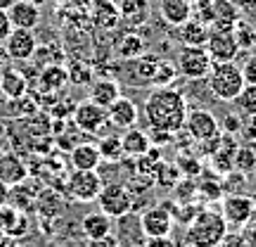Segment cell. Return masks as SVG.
<instances>
[{"label": "cell", "mask_w": 256, "mask_h": 247, "mask_svg": "<svg viewBox=\"0 0 256 247\" xmlns=\"http://www.w3.org/2000/svg\"><path fill=\"white\" fill-rule=\"evenodd\" d=\"M188 110L190 107H188L183 93L174 86H164V88H152V93L145 98L142 117L150 128L176 136L178 131H183Z\"/></svg>", "instance_id": "obj_1"}, {"label": "cell", "mask_w": 256, "mask_h": 247, "mask_svg": "<svg viewBox=\"0 0 256 247\" xmlns=\"http://www.w3.org/2000/svg\"><path fill=\"white\" fill-rule=\"evenodd\" d=\"M226 235L228 223L220 211L214 209H200V214L185 228V242H190L192 247H218Z\"/></svg>", "instance_id": "obj_2"}, {"label": "cell", "mask_w": 256, "mask_h": 247, "mask_svg": "<svg viewBox=\"0 0 256 247\" xmlns=\"http://www.w3.org/2000/svg\"><path fill=\"white\" fill-rule=\"evenodd\" d=\"M206 81H209V91L223 102H235L240 91L244 88L242 69L235 62H214Z\"/></svg>", "instance_id": "obj_3"}, {"label": "cell", "mask_w": 256, "mask_h": 247, "mask_svg": "<svg viewBox=\"0 0 256 247\" xmlns=\"http://www.w3.org/2000/svg\"><path fill=\"white\" fill-rule=\"evenodd\" d=\"M95 202L100 204L102 214H107L110 219H124L133 209V192L124 183H104Z\"/></svg>", "instance_id": "obj_4"}, {"label": "cell", "mask_w": 256, "mask_h": 247, "mask_svg": "<svg viewBox=\"0 0 256 247\" xmlns=\"http://www.w3.org/2000/svg\"><path fill=\"white\" fill-rule=\"evenodd\" d=\"M183 131L188 133L192 143H209L214 138L220 136V121L216 119V114L204 107H197V110H188V117H185Z\"/></svg>", "instance_id": "obj_5"}, {"label": "cell", "mask_w": 256, "mask_h": 247, "mask_svg": "<svg viewBox=\"0 0 256 247\" xmlns=\"http://www.w3.org/2000/svg\"><path fill=\"white\" fill-rule=\"evenodd\" d=\"M214 67V60L209 57L204 46H183L178 53V74L190 79V81H202L206 79Z\"/></svg>", "instance_id": "obj_6"}, {"label": "cell", "mask_w": 256, "mask_h": 247, "mask_svg": "<svg viewBox=\"0 0 256 247\" xmlns=\"http://www.w3.org/2000/svg\"><path fill=\"white\" fill-rule=\"evenodd\" d=\"M254 214H256V202H254L252 195L238 192V195H228V197H223V204H220V216L226 219L228 228L242 230L244 226L252 223Z\"/></svg>", "instance_id": "obj_7"}, {"label": "cell", "mask_w": 256, "mask_h": 247, "mask_svg": "<svg viewBox=\"0 0 256 247\" xmlns=\"http://www.w3.org/2000/svg\"><path fill=\"white\" fill-rule=\"evenodd\" d=\"M174 214L168 209V204L164 202H156L152 207H147L140 216V230L145 238H166L174 233Z\"/></svg>", "instance_id": "obj_8"}, {"label": "cell", "mask_w": 256, "mask_h": 247, "mask_svg": "<svg viewBox=\"0 0 256 247\" xmlns=\"http://www.w3.org/2000/svg\"><path fill=\"white\" fill-rule=\"evenodd\" d=\"M102 185H104V181H102L98 169L95 171L74 169L72 174H69V178H66V192L76 202H95L102 190Z\"/></svg>", "instance_id": "obj_9"}, {"label": "cell", "mask_w": 256, "mask_h": 247, "mask_svg": "<svg viewBox=\"0 0 256 247\" xmlns=\"http://www.w3.org/2000/svg\"><path fill=\"white\" fill-rule=\"evenodd\" d=\"M156 64H159V57L152 55V53H142L138 57L124 60V64H121V79L128 81L130 86H152Z\"/></svg>", "instance_id": "obj_10"}, {"label": "cell", "mask_w": 256, "mask_h": 247, "mask_svg": "<svg viewBox=\"0 0 256 247\" xmlns=\"http://www.w3.org/2000/svg\"><path fill=\"white\" fill-rule=\"evenodd\" d=\"M2 48H5V55L14 62H28L34 60V53L38 48L36 34L31 29H12L10 36L2 41Z\"/></svg>", "instance_id": "obj_11"}, {"label": "cell", "mask_w": 256, "mask_h": 247, "mask_svg": "<svg viewBox=\"0 0 256 247\" xmlns=\"http://www.w3.org/2000/svg\"><path fill=\"white\" fill-rule=\"evenodd\" d=\"M72 117H74L76 128L83 131V133H90V136L100 133L102 128L110 124V119H107V110L100 107V105H95V102H90V100L76 105V110H74Z\"/></svg>", "instance_id": "obj_12"}, {"label": "cell", "mask_w": 256, "mask_h": 247, "mask_svg": "<svg viewBox=\"0 0 256 247\" xmlns=\"http://www.w3.org/2000/svg\"><path fill=\"white\" fill-rule=\"evenodd\" d=\"M206 53L214 62H235V57L240 55V46L235 41L232 31H214L209 29V38H206Z\"/></svg>", "instance_id": "obj_13"}, {"label": "cell", "mask_w": 256, "mask_h": 247, "mask_svg": "<svg viewBox=\"0 0 256 247\" xmlns=\"http://www.w3.org/2000/svg\"><path fill=\"white\" fill-rule=\"evenodd\" d=\"M8 17L12 29H34L40 24V8L34 0H12L8 5Z\"/></svg>", "instance_id": "obj_14"}, {"label": "cell", "mask_w": 256, "mask_h": 247, "mask_svg": "<svg viewBox=\"0 0 256 247\" xmlns=\"http://www.w3.org/2000/svg\"><path fill=\"white\" fill-rule=\"evenodd\" d=\"M138 117H140L138 105L130 100V98H126V95H119V98L107 107V119H110L112 126L119 128V131L133 128L138 124Z\"/></svg>", "instance_id": "obj_15"}, {"label": "cell", "mask_w": 256, "mask_h": 247, "mask_svg": "<svg viewBox=\"0 0 256 247\" xmlns=\"http://www.w3.org/2000/svg\"><path fill=\"white\" fill-rule=\"evenodd\" d=\"M238 140L228 133H220L218 143L216 147L211 150V166H214V171L220 176H226L232 171V162H235V152H238Z\"/></svg>", "instance_id": "obj_16"}, {"label": "cell", "mask_w": 256, "mask_h": 247, "mask_svg": "<svg viewBox=\"0 0 256 247\" xmlns=\"http://www.w3.org/2000/svg\"><path fill=\"white\" fill-rule=\"evenodd\" d=\"M28 178V166L24 164V159L14 152H5L0 155V183H5L8 188L22 185Z\"/></svg>", "instance_id": "obj_17"}, {"label": "cell", "mask_w": 256, "mask_h": 247, "mask_svg": "<svg viewBox=\"0 0 256 247\" xmlns=\"http://www.w3.org/2000/svg\"><path fill=\"white\" fill-rule=\"evenodd\" d=\"M88 8H90V19L102 31H114L121 24V12L116 0H92Z\"/></svg>", "instance_id": "obj_18"}, {"label": "cell", "mask_w": 256, "mask_h": 247, "mask_svg": "<svg viewBox=\"0 0 256 247\" xmlns=\"http://www.w3.org/2000/svg\"><path fill=\"white\" fill-rule=\"evenodd\" d=\"M0 230L5 238L19 240L22 235H26L28 230V219L24 216V211L12 207V204H2L0 207Z\"/></svg>", "instance_id": "obj_19"}, {"label": "cell", "mask_w": 256, "mask_h": 247, "mask_svg": "<svg viewBox=\"0 0 256 247\" xmlns=\"http://www.w3.org/2000/svg\"><path fill=\"white\" fill-rule=\"evenodd\" d=\"M240 22V5L235 0H214V19L209 29L214 31H232Z\"/></svg>", "instance_id": "obj_20"}, {"label": "cell", "mask_w": 256, "mask_h": 247, "mask_svg": "<svg viewBox=\"0 0 256 247\" xmlns=\"http://www.w3.org/2000/svg\"><path fill=\"white\" fill-rule=\"evenodd\" d=\"M69 83V72L64 69L60 62H50L46 64L40 74H38V86L40 91L48 93V95H55V93H62Z\"/></svg>", "instance_id": "obj_21"}, {"label": "cell", "mask_w": 256, "mask_h": 247, "mask_svg": "<svg viewBox=\"0 0 256 247\" xmlns=\"http://www.w3.org/2000/svg\"><path fill=\"white\" fill-rule=\"evenodd\" d=\"M112 228H114V223L107 214H102V211H90V214H86L81 219V230L83 235L90 240V242H98V240H104L112 235Z\"/></svg>", "instance_id": "obj_22"}, {"label": "cell", "mask_w": 256, "mask_h": 247, "mask_svg": "<svg viewBox=\"0 0 256 247\" xmlns=\"http://www.w3.org/2000/svg\"><path fill=\"white\" fill-rule=\"evenodd\" d=\"M119 95H124V93H121V83L116 81V79H112V76H104V79H98V81L90 83V95H88V100L107 110Z\"/></svg>", "instance_id": "obj_23"}, {"label": "cell", "mask_w": 256, "mask_h": 247, "mask_svg": "<svg viewBox=\"0 0 256 247\" xmlns=\"http://www.w3.org/2000/svg\"><path fill=\"white\" fill-rule=\"evenodd\" d=\"M69 162H72L74 169H81V171H95V169H100L102 157H100V150H98L95 143H81V145L72 147Z\"/></svg>", "instance_id": "obj_24"}, {"label": "cell", "mask_w": 256, "mask_h": 247, "mask_svg": "<svg viewBox=\"0 0 256 247\" xmlns=\"http://www.w3.org/2000/svg\"><path fill=\"white\" fill-rule=\"evenodd\" d=\"M121 147H124V157H142L152 147V140H150V133L142 131V128H126L121 133Z\"/></svg>", "instance_id": "obj_25"}, {"label": "cell", "mask_w": 256, "mask_h": 247, "mask_svg": "<svg viewBox=\"0 0 256 247\" xmlns=\"http://www.w3.org/2000/svg\"><path fill=\"white\" fill-rule=\"evenodd\" d=\"M176 29H178V41L183 46H204L206 38H209V27L197 22V19H188Z\"/></svg>", "instance_id": "obj_26"}, {"label": "cell", "mask_w": 256, "mask_h": 247, "mask_svg": "<svg viewBox=\"0 0 256 247\" xmlns=\"http://www.w3.org/2000/svg\"><path fill=\"white\" fill-rule=\"evenodd\" d=\"M0 91L10 100L22 98L26 93V79H24V74L17 72V69H2L0 72Z\"/></svg>", "instance_id": "obj_27"}, {"label": "cell", "mask_w": 256, "mask_h": 247, "mask_svg": "<svg viewBox=\"0 0 256 247\" xmlns=\"http://www.w3.org/2000/svg\"><path fill=\"white\" fill-rule=\"evenodd\" d=\"M159 12L168 27H180L183 22L190 19V3L185 0H162L159 3Z\"/></svg>", "instance_id": "obj_28"}, {"label": "cell", "mask_w": 256, "mask_h": 247, "mask_svg": "<svg viewBox=\"0 0 256 247\" xmlns=\"http://www.w3.org/2000/svg\"><path fill=\"white\" fill-rule=\"evenodd\" d=\"M147 53V46H145V38L136 34V31H128L124 36L119 38V43H116V55L121 60H130V57H138Z\"/></svg>", "instance_id": "obj_29"}, {"label": "cell", "mask_w": 256, "mask_h": 247, "mask_svg": "<svg viewBox=\"0 0 256 247\" xmlns=\"http://www.w3.org/2000/svg\"><path fill=\"white\" fill-rule=\"evenodd\" d=\"M119 12H121V22L142 24L147 19V0H121Z\"/></svg>", "instance_id": "obj_30"}, {"label": "cell", "mask_w": 256, "mask_h": 247, "mask_svg": "<svg viewBox=\"0 0 256 247\" xmlns=\"http://www.w3.org/2000/svg\"><path fill=\"white\" fill-rule=\"evenodd\" d=\"M98 150H100L102 162H121L124 157V147H121V136L119 133H112V136H102L100 143H98Z\"/></svg>", "instance_id": "obj_31"}, {"label": "cell", "mask_w": 256, "mask_h": 247, "mask_svg": "<svg viewBox=\"0 0 256 247\" xmlns=\"http://www.w3.org/2000/svg\"><path fill=\"white\" fill-rule=\"evenodd\" d=\"M180 169H178V164L176 162H159V166H156V171H154V181L156 185H162V188H166V190H171L178 181H180Z\"/></svg>", "instance_id": "obj_32"}, {"label": "cell", "mask_w": 256, "mask_h": 247, "mask_svg": "<svg viewBox=\"0 0 256 247\" xmlns=\"http://www.w3.org/2000/svg\"><path fill=\"white\" fill-rule=\"evenodd\" d=\"M235 107H238L240 117H256V86H249L244 83V88L240 91V95L235 98Z\"/></svg>", "instance_id": "obj_33"}, {"label": "cell", "mask_w": 256, "mask_h": 247, "mask_svg": "<svg viewBox=\"0 0 256 247\" xmlns=\"http://www.w3.org/2000/svg\"><path fill=\"white\" fill-rule=\"evenodd\" d=\"M232 169L240 171V174H254L256 171V150L249 145H242L238 147V152H235V162H232Z\"/></svg>", "instance_id": "obj_34"}, {"label": "cell", "mask_w": 256, "mask_h": 247, "mask_svg": "<svg viewBox=\"0 0 256 247\" xmlns=\"http://www.w3.org/2000/svg\"><path fill=\"white\" fill-rule=\"evenodd\" d=\"M171 190H174L176 204H192V202L197 200V183L192 181L190 176H188V178H180Z\"/></svg>", "instance_id": "obj_35"}, {"label": "cell", "mask_w": 256, "mask_h": 247, "mask_svg": "<svg viewBox=\"0 0 256 247\" xmlns=\"http://www.w3.org/2000/svg\"><path fill=\"white\" fill-rule=\"evenodd\" d=\"M232 34H235V41H238L240 50H252L256 46V29L252 24H247L244 19H240L238 27L232 29Z\"/></svg>", "instance_id": "obj_36"}, {"label": "cell", "mask_w": 256, "mask_h": 247, "mask_svg": "<svg viewBox=\"0 0 256 247\" xmlns=\"http://www.w3.org/2000/svg\"><path fill=\"white\" fill-rule=\"evenodd\" d=\"M223 195H226V190H223V183H218V181H202L197 185V200L202 202H218L223 200Z\"/></svg>", "instance_id": "obj_37"}, {"label": "cell", "mask_w": 256, "mask_h": 247, "mask_svg": "<svg viewBox=\"0 0 256 247\" xmlns=\"http://www.w3.org/2000/svg\"><path fill=\"white\" fill-rule=\"evenodd\" d=\"M176 74H178V67H176L174 62H166V60H159L152 86H154V88H164V86H171V81L176 79Z\"/></svg>", "instance_id": "obj_38"}, {"label": "cell", "mask_w": 256, "mask_h": 247, "mask_svg": "<svg viewBox=\"0 0 256 247\" xmlns=\"http://www.w3.org/2000/svg\"><path fill=\"white\" fill-rule=\"evenodd\" d=\"M190 19H197L209 27L214 19V0H194L190 5Z\"/></svg>", "instance_id": "obj_39"}, {"label": "cell", "mask_w": 256, "mask_h": 247, "mask_svg": "<svg viewBox=\"0 0 256 247\" xmlns=\"http://www.w3.org/2000/svg\"><path fill=\"white\" fill-rule=\"evenodd\" d=\"M66 72H69V81H72V83H81V86L92 83L90 64H74L72 69H66Z\"/></svg>", "instance_id": "obj_40"}, {"label": "cell", "mask_w": 256, "mask_h": 247, "mask_svg": "<svg viewBox=\"0 0 256 247\" xmlns=\"http://www.w3.org/2000/svg\"><path fill=\"white\" fill-rule=\"evenodd\" d=\"M240 69H242V76H244V83L256 86V53H249L244 64H242Z\"/></svg>", "instance_id": "obj_41"}, {"label": "cell", "mask_w": 256, "mask_h": 247, "mask_svg": "<svg viewBox=\"0 0 256 247\" xmlns=\"http://www.w3.org/2000/svg\"><path fill=\"white\" fill-rule=\"evenodd\" d=\"M240 131H242V117H240V114H232V112H230L228 117L223 119V124H220V133L235 136V133H240Z\"/></svg>", "instance_id": "obj_42"}, {"label": "cell", "mask_w": 256, "mask_h": 247, "mask_svg": "<svg viewBox=\"0 0 256 247\" xmlns=\"http://www.w3.org/2000/svg\"><path fill=\"white\" fill-rule=\"evenodd\" d=\"M218 247H249V245H247V240H244L242 233H228Z\"/></svg>", "instance_id": "obj_43"}, {"label": "cell", "mask_w": 256, "mask_h": 247, "mask_svg": "<svg viewBox=\"0 0 256 247\" xmlns=\"http://www.w3.org/2000/svg\"><path fill=\"white\" fill-rule=\"evenodd\" d=\"M10 31H12V24H10V17H8V10L0 8V43L10 36Z\"/></svg>", "instance_id": "obj_44"}, {"label": "cell", "mask_w": 256, "mask_h": 247, "mask_svg": "<svg viewBox=\"0 0 256 247\" xmlns=\"http://www.w3.org/2000/svg\"><path fill=\"white\" fill-rule=\"evenodd\" d=\"M142 247H178V242L171 240V235H166V238H147Z\"/></svg>", "instance_id": "obj_45"}, {"label": "cell", "mask_w": 256, "mask_h": 247, "mask_svg": "<svg viewBox=\"0 0 256 247\" xmlns=\"http://www.w3.org/2000/svg\"><path fill=\"white\" fill-rule=\"evenodd\" d=\"M150 140H152V143H159V145H166L168 140H174V133H166V131H154V128H150Z\"/></svg>", "instance_id": "obj_46"}, {"label": "cell", "mask_w": 256, "mask_h": 247, "mask_svg": "<svg viewBox=\"0 0 256 247\" xmlns=\"http://www.w3.org/2000/svg\"><path fill=\"white\" fill-rule=\"evenodd\" d=\"M240 233L244 235V240H247L249 247H256V226H244Z\"/></svg>", "instance_id": "obj_47"}, {"label": "cell", "mask_w": 256, "mask_h": 247, "mask_svg": "<svg viewBox=\"0 0 256 247\" xmlns=\"http://www.w3.org/2000/svg\"><path fill=\"white\" fill-rule=\"evenodd\" d=\"M8 200H10V188L5 183H0V207L8 204Z\"/></svg>", "instance_id": "obj_48"}, {"label": "cell", "mask_w": 256, "mask_h": 247, "mask_svg": "<svg viewBox=\"0 0 256 247\" xmlns=\"http://www.w3.org/2000/svg\"><path fill=\"white\" fill-rule=\"evenodd\" d=\"M69 3H72V5H76V8H88L92 0H69Z\"/></svg>", "instance_id": "obj_49"}, {"label": "cell", "mask_w": 256, "mask_h": 247, "mask_svg": "<svg viewBox=\"0 0 256 247\" xmlns=\"http://www.w3.org/2000/svg\"><path fill=\"white\" fill-rule=\"evenodd\" d=\"M178 247H192V245H190V242H183V245H178Z\"/></svg>", "instance_id": "obj_50"}, {"label": "cell", "mask_w": 256, "mask_h": 247, "mask_svg": "<svg viewBox=\"0 0 256 247\" xmlns=\"http://www.w3.org/2000/svg\"><path fill=\"white\" fill-rule=\"evenodd\" d=\"M2 238H5V235H2V230H0V240H2Z\"/></svg>", "instance_id": "obj_51"}, {"label": "cell", "mask_w": 256, "mask_h": 247, "mask_svg": "<svg viewBox=\"0 0 256 247\" xmlns=\"http://www.w3.org/2000/svg\"><path fill=\"white\" fill-rule=\"evenodd\" d=\"M185 3H190V5H192V3H194V0H185Z\"/></svg>", "instance_id": "obj_52"}, {"label": "cell", "mask_w": 256, "mask_h": 247, "mask_svg": "<svg viewBox=\"0 0 256 247\" xmlns=\"http://www.w3.org/2000/svg\"><path fill=\"white\" fill-rule=\"evenodd\" d=\"M254 202H256V195H254Z\"/></svg>", "instance_id": "obj_53"}]
</instances>
